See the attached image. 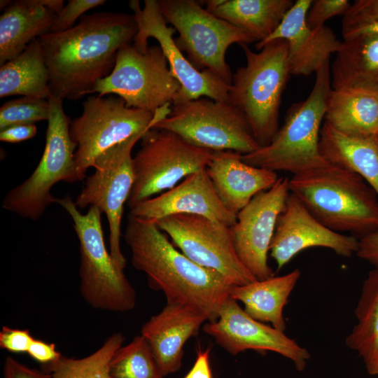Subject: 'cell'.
<instances>
[{
  "instance_id": "obj_1",
  "label": "cell",
  "mask_w": 378,
  "mask_h": 378,
  "mask_svg": "<svg viewBox=\"0 0 378 378\" xmlns=\"http://www.w3.org/2000/svg\"><path fill=\"white\" fill-rule=\"evenodd\" d=\"M138 31L134 14L83 15L72 28L38 38L49 72L51 97L64 101L92 93L113 71L118 52Z\"/></svg>"
},
{
  "instance_id": "obj_2",
  "label": "cell",
  "mask_w": 378,
  "mask_h": 378,
  "mask_svg": "<svg viewBox=\"0 0 378 378\" xmlns=\"http://www.w3.org/2000/svg\"><path fill=\"white\" fill-rule=\"evenodd\" d=\"M123 237L132 265L146 274L151 288L164 293L167 302L190 306L210 323L218 319L234 286L225 277L178 250L154 220L129 214Z\"/></svg>"
},
{
  "instance_id": "obj_3",
  "label": "cell",
  "mask_w": 378,
  "mask_h": 378,
  "mask_svg": "<svg viewBox=\"0 0 378 378\" xmlns=\"http://www.w3.org/2000/svg\"><path fill=\"white\" fill-rule=\"evenodd\" d=\"M289 190L319 222L358 239L378 230V197L357 174L328 166L289 178Z\"/></svg>"
},
{
  "instance_id": "obj_4",
  "label": "cell",
  "mask_w": 378,
  "mask_h": 378,
  "mask_svg": "<svg viewBox=\"0 0 378 378\" xmlns=\"http://www.w3.org/2000/svg\"><path fill=\"white\" fill-rule=\"evenodd\" d=\"M332 90L330 62L316 72L309 96L288 111L283 125L266 146L241 155L246 164L273 172L298 175L324 168L330 163L320 151L322 122Z\"/></svg>"
},
{
  "instance_id": "obj_5",
  "label": "cell",
  "mask_w": 378,
  "mask_h": 378,
  "mask_svg": "<svg viewBox=\"0 0 378 378\" xmlns=\"http://www.w3.org/2000/svg\"><path fill=\"white\" fill-rule=\"evenodd\" d=\"M246 65L232 74L227 102L240 111L260 146H267L279 127L283 92L290 77L288 43L284 39L271 41L259 52L248 44H240Z\"/></svg>"
},
{
  "instance_id": "obj_6",
  "label": "cell",
  "mask_w": 378,
  "mask_h": 378,
  "mask_svg": "<svg viewBox=\"0 0 378 378\" xmlns=\"http://www.w3.org/2000/svg\"><path fill=\"white\" fill-rule=\"evenodd\" d=\"M70 216L79 241L80 291L92 308L125 312L136 304L134 288L113 262L104 241L102 212L95 207L82 214L71 196L57 198Z\"/></svg>"
},
{
  "instance_id": "obj_7",
  "label": "cell",
  "mask_w": 378,
  "mask_h": 378,
  "mask_svg": "<svg viewBox=\"0 0 378 378\" xmlns=\"http://www.w3.org/2000/svg\"><path fill=\"white\" fill-rule=\"evenodd\" d=\"M167 104L155 113L128 107L114 94L92 96L83 103L81 115L71 121L69 134L77 148L75 162L79 181L97 158L130 137L145 134L172 111Z\"/></svg>"
},
{
  "instance_id": "obj_8",
  "label": "cell",
  "mask_w": 378,
  "mask_h": 378,
  "mask_svg": "<svg viewBox=\"0 0 378 378\" xmlns=\"http://www.w3.org/2000/svg\"><path fill=\"white\" fill-rule=\"evenodd\" d=\"M46 144L41 158L31 174L4 197L2 207L22 218L36 220L56 203L51 193L59 181H79L75 162L76 144L71 138V121L63 101L50 97Z\"/></svg>"
},
{
  "instance_id": "obj_9",
  "label": "cell",
  "mask_w": 378,
  "mask_h": 378,
  "mask_svg": "<svg viewBox=\"0 0 378 378\" xmlns=\"http://www.w3.org/2000/svg\"><path fill=\"white\" fill-rule=\"evenodd\" d=\"M165 21L178 32L177 46L197 70H208L230 85L232 74L225 60L234 43L255 42L232 24L215 16L195 0H158Z\"/></svg>"
},
{
  "instance_id": "obj_10",
  "label": "cell",
  "mask_w": 378,
  "mask_h": 378,
  "mask_svg": "<svg viewBox=\"0 0 378 378\" xmlns=\"http://www.w3.org/2000/svg\"><path fill=\"white\" fill-rule=\"evenodd\" d=\"M141 141L132 158L134 181L127 202L130 209L206 168L214 153L164 130L151 128Z\"/></svg>"
},
{
  "instance_id": "obj_11",
  "label": "cell",
  "mask_w": 378,
  "mask_h": 378,
  "mask_svg": "<svg viewBox=\"0 0 378 378\" xmlns=\"http://www.w3.org/2000/svg\"><path fill=\"white\" fill-rule=\"evenodd\" d=\"M153 128L173 132L191 144L241 155L260 148L242 113L227 102L206 97L172 106L170 114Z\"/></svg>"
},
{
  "instance_id": "obj_12",
  "label": "cell",
  "mask_w": 378,
  "mask_h": 378,
  "mask_svg": "<svg viewBox=\"0 0 378 378\" xmlns=\"http://www.w3.org/2000/svg\"><path fill=\"white\" fill-rule=\"evenodd\" d=\"M180 88L159 45L140 52L131 43L119 50L113 71L97 83L92 93L117 95L128 107L155 113L172 104Z\"/></svg>"
},
{
  "instance_id": "obj_13",
  "label": "cell",
  "mask_w": 378,
  "mask_h": 378,
  "mask_svg": "<svg viewBox=\"0 0 378 378\" xmlns=\"http://www.w3.org/2000/svg\"><path fill=\"white\" fill-rule=\"evenodd\" d=\"M144 134L133 136L99 156L93 165L94 173L87 177L75 201L78 208L95 206L106 215L109 252L122 271L127 260L120 247L122 218L134 181L132 150Z\"/></svg>"
},
{
  "instance_id": "obj_14",
  "label": "cell",
  "mask_w": 378,
  "mask_h": 378,
  "mask_svg": "<svg viewBox=\"0 0 378 378\" xmlns=\"http://www.w3.org/2000/svg\"><path fill=\"white\" fill-rule=\"evenodd\" d=\"M155 222L188 258L218 272L234 286L257 280L236 253L232 226L193 214H174Z\"/></svg>"
},
{
  "instance_id": "obj_15",
  "label": "cell",
  "mask_w": 378,
  "mask_h": 378,
  "mask_svg": "<svg viewBox=\"0 0 378 378\" xmlns=\"http://www.w3.org/2000/svg\"><path fill=\"white\" fill-rule=\"evenodd\" d=\"M138 31L133 45L140 52L148 48L149 38H155L165 55L171 72L181 85L172 105L206 97L215 101L227 102V84L208 70L195 69L177 46L173 35L175 29L167 25L158 0H145L141 8L139 1H130Z\"/></svg>"
},
{
  "instance_id": "obj_16",
  "label": "cell",
  "mask_w": 378,
  "mask_h": 378,
  "mask_svg": "<svg viewBox=\"0 0 378 378\" xmlns=\"http://www.w3.org/2000/svg\"><path fill=\"white\" fill-rule=\"evenodd\" d=\"M289 194V178H279L271 188L257 194L237 214L231 227L236 253L257 280L274 276L268 264V253Z\"/></svg>"
},
{
  "instance_id": "obj_17",
  "label": "cell",
  "mask_w": 378,
  "mask_h": 378,
  "mask_svg": "<svg viewBox=\"0 0 378 378\" xmlns=\"http://www.w3.org/2000/svg\"><path fill=\"white\" fill-rule=\"evenodd\" d=\"M203 331L232 355L246 350L272 351L289 359L302 371L310 358L309 351L284 331L250 316L230 296L223 304L218 319L208 322Z\"/></svg>"
},
{
  "instance_id": "obj_18",
  "label": "cell",
  "mask_w": 378,
  "mask_h": 378,
  "mask_svg": "<svg viewBox=\"0 0 378 378\" xmlns=\"http://www.w3.org/2000/svg\"><path fill=\"white\" fill-rule=\"evenodd\" d=\"M312 247L326 248L350 258L356 254L358 239L326 227L290 192L276 222L270 255L279 271L300 252Z\"/></svg>"
},
{
  "instance_id": "obj_19",
  "label": "cell",
  "mask_w": 378,
  "mask_h": 378,
  "mask_svg": "<svg viewBox=\"0 0 378 378\" xmlns=\"http://www.w3.org/2000/svg\"><path fill=\"white\" fill-rule=\"evenodd\" d=\"M312 0H297L287 12L281 22L266 40L256 43L260 50L263 45L276 39L288 43V62L292 76H309L326 63L331 55L342 46L333 31L324 25L312 28L306 22V15Z\"/></svg>"
},
{
  "instance_id": "obj_20",
  "label": "cell",
  "mask_w": 378,
  "mask_h": 378,
  "mask_svg": "<svg viewBox=\"0 0 378 378\" xmlns=\"http://www.w3.org/2000/svg\"><path fill=\"white\" fill-rule=\"evenodd\" d=\"M130 209L132 216L154 221L174 214L203 216L230 226L237 221V216L226 209L218 197L206 168Z\"/></svg>"
},
{
  "instance_id": "obj_21",
  "label": "cell",
  "mask_w": 378,
  "mask_h": 378,
  "mask_svg": "<svg viewBox=\"0 0 378 378\" xmlns=\"http://www.w3.org/2000/svg\"><path fill=\"white\" fill-rule=\"evenodd\" d=\"M206 321L205 315L190 306L167 302L143 325L141 335L148 342L164 377L180 369L185 343L198 334Z\"/></svg>"
},
{
  "instance_id": "obj_22",
  "label": "cell",
  "mask_w": 378,
  "mask_h": 378,
  "mask_svg": "<svg viewBox=\"0 0 378 378\" xmlns=\"http://www.w3.org/2000/svg\"><path fill=\"white\" fill-rule=\"evenodd\" d=\"M206 169L220 201L236 216L279 178L275 172L245 163L241 154L232 150L214 151Z\"/></svg>"
},
{
  "instance_id": "obj_23",
  "label": "cell",
  "mask_w": 378,
  "mask_h": 378,
  "mask_svg": "<svg viewBox=\"0 0 378 378\" xmlns=\"http://www.w3.org/2000/svg\"><path fill=\"white\" fill-rule=\"evenodd\" d=\"M330 73L333 90L378 95V34L343 40Z\"/></svg>"
},
{
  "instance_id": "obj_24",
  "label": "cell",
  "mask_w": 378,
  "mask_h": 378,
  "mask_svg": "<svg viewBox=\"0 0 378 378\" xmlns=\"http://www.w3.org/2000/svg\"><path fill=\"white\" fill-rule=\"evenodd\" d=\"M319 148L330 164L359 175L378 197V134L350 135L324 121Z\"/></svg>"
},
{
  "instance_id": "obj_25",
  "label": "cell",
  "mask_w": 378,
  "mask_h": 378,
  "mask_svg": "<svg viewBox=\"0 0 378 378\" xmlns=\"http://www.w3.org/2000/svg\"><path fill=\"white\" fill-rule=\"evenodd\" d=\"M55 16L38 0L12 1L0 16V66L48 33Z\"/></svg>"
},
{
  "instance_id": "obj_26",
  "label": "cell",
  "mask_w": 378,
  "mask_h": 378,
  "mask_svg": "<svg viewBox=\"0 0 378 378\" xmlns=\"http://www.w3.org/2000/svg\"><path fill=\"white\" fill-rule=\"evenodd\" d=\"M205 8L260 43L270 37L293 6L292 0H208Z\"/></svg>"
},
{
  "instance_id": "obj_27",
  "label": "cell",
  "mask_w": 378,
  "mask_h": 378,
  "mask_svg": "<svg viewBox=\"0 0 378 378\" xmlns=\"http://www.w3.org/2000/svg\"><path fill=\"white\" fill-rule=\"evenodd\" d=\"M300 276V270L295 269L282 276L234 286L230 296L242 302L244 311L253 318L270 323L276 329L284 332L286 324L283 310Z\"/></svg>"
},
{
  "instance_id": "obj_28",
  "label": "cell",
  "mask_w": 378,
  "mask_h": 378,
  "mask_svg": "<svg viewBox=\"0 0 378 378\" xmlns=\"http://www.w3.org/2000/svg\"><path fill=\"white\" fill-rule=\"evenodd\" d=\"M49 72L38 38L0 66V97L22 95L48 99Z\"/></svg>"
},
{
  "instance_id": "obj_29",
  "label": "cell",
  "mask_w": 378,
  "mask_h": 378,
  "mask_svg": "<svg viewBox=\"0 0 378 378\" xmlns=\"http://www.w3.org/2000/svg\"><path fill=\"white\" fill-rule=\"evenodd\" d=\"M324 121L350 135L378 134V95L332 89Z\"/></svg>"
},
{
  "instance_id": "obj_30",
  "label": "cell",
  "mask_w": 378,
  "mask_h": 378,
  "mask_svg": "<svg viewBox=\"0 0 378 378\" xmlns=\"http://www.w3.org/2000/svg\"><path fill=\"white\" fill-rule=\"evenodd\" d=\"M355 315L356 323L345 339L346 346L358 354L370 375H378V268L363 281Z\"/></svg>"
},
{
  "instance_id": "obj_31",
  "label": "cell",
  "mask_w": 378,
  "mask_h": 378,
  "mask_svg": "<svg viewBox=\"0 0 378 378\" xmlns=\"http://www.w3.org/2000/svg\"><path fill=\"white\" fill-rule=\"evenodd\" d=\"M124 340L121 332H115L90 355L81 358L61 355L55 362L41 365V370L45 378H111L109 363Z\"/></svg>"
},
{
  "instance_id": "obj_32",
  "label": "cell",
  "mask_w": 378,
  "mask_h": 378,
  "mask_svg": "<svg viewBox=\"0 0 378 378\" xmlns=\"http://www.w3.org/2000/svg\"><path fill=\"white\" fill-rule=\"evenodd\" d=\"M111 378H163L147 340L141 335L120 347L109 363Z\"/></svg>"
},
{
  "instance_id": "obj_33",
  "label": "cell",
  "mask_w": 378,
  "mask_h": 378,
  "mask_svg": "<svg viewBox=\"0 0 378 378\" xmlns=\"http://www.w3.org/2000/svg\"><path fill=\"white\" fill-rule=\"evenodd\" d=\"M48 99L22 97L6 102L0 108V131L11 126L31 125L48 120Z\"/></svg>"
},
{
  "instance_id": "obj_34",
  "label": "cell",
  "mask_w": 378,
  "mask_h": 378,
  "mask_svg": "<svg viewBox=\"0 0 378 378\" xmlns=\"http://www.w3.org/2000/svg\"><path fill=\"white\" fill-rule=\"evenodd\" d=\"M346 40L360 35L378 34V0H356L342 17Z\"/></svg>"
},
{
  "instance_id": "obj_35",
  "label": "cell",
  "mask_w": 378,
  "mask_h": 378,
  "mask_svg": "<svg viewBox=\"0 0 378 378\" xmlns=\"http://www.w3.org/2000/svg\"><path fill=\"white\" fill-rule=\"evenodd\" d=\"M105 2L104 0L68 1L67 4L55 15L49 32H62L72 28L76 20L80 18L85 12Z\"/></svg>"
},
{
  "instance_id": "obj_36",
  "label": "cell",
  "mask_w": 378,
  "mask_h": 378,
  "mask_svg": "<svg viewBox=\"0 0 378 378\" xmlns=\"http://www.w3.org/2000/svg\"><path fill=\"white\" fill-rule=\"evenodd\" d=\"M351 4L348 0H313L306 15V22L312 28L323 27L334 16L343 17Z\"/></svg>"
},
{
  "instance_id": "obj_37",
  "label": "cell",
  "mask_w": 378,
  "mask_h": 378,
  "mask_svg": "<svg viewBox=\"0 0 378 378\" xmlns=\"http://www.w3.org/2000/svg\"><path fill=\"white\" fill-rule=\"evenodd\" d=\"M33 340V337L27 329L4 326L0 332V348L12 353H27Z\"/></svg>"
},
{
  "instance_id": "obj_38",
  "label": "cell",
  "mask_w": 378,
  "mask_h": 378,
  "mask_svg": "<svg viewBox=\"0 0 378 378\" xmlns=\"http://www.w3.org/2000/svg\"><path fill=\"white\" fill-rule=\"evenodd\" d=\"M3 376L4 378H45L46 373L29 368L12 356H7L4 363Z\"/></svg>"
},
{
  "instance_id": "obj_39",
  "label": "cell",
  "mask_w": 378,
  "mask_h": 378,
  "mask_svg": "<svg viewBox=\"0 0 378 378\" xmlns=\"http://www.w3.org/2000/svg\"><path fill=\"white\" fill-rule=\"evenodd\" d=\"M356 255L378 268V230L358 239Z\"/></svg>"
},
{
  "instance_id": "obj_40",
  "label": "cell",
  "mask_w": 378,
  "mask_h": 378,
  "mask_svg": "<svg viewBox=\"0 0 378 378\" xmlns=\"http://www.w3.org/2000/svg\"><path fill=\"white\" fill-rule=\"evenodd\" d=\"M27 354L31 358L41 365L55 362L62 355L56 350L55 344H49L43 340L35 339L31 342Z\"/></svg>"
},
{
  "instance_id": "obj_41",
  "label": "cell",
  "mask_w": 378,
  "mask_h": 378,
  "mask_svg": "<svg viewBox=\"0 0 378 378\" xmlns=\"http://www.w3.org/2000/svg\"><path fill=\"white\" fill-rule=\"evenodd\" d=\"M36 133L35 124L14 125L0 131V140L15 144L31 139Z\"/></svg>"
},
{
  "instance_id": "obj_42",
  "label": "cell",
  "mask_w": 378,
  "mask_h": 378,
  "mask_svg": "<svg viewBox=\"0 0 378 378\" xmlns=\"http://www.w3.org/2000/svg\"><path fill=\"white\" fill-rule=\"evenodd\" d=\"M209 347L204 351L199 348L195 363L184 378H213L209 363Z\"/></svg>"
},
{
  "instance_id": "obj_43",
  "label": "cell",
  "mask_w": 378,
  "mask_h": 378,
  "mask_svg": "<svg viewBox=\"0 0 378 378\" xmlns=\"http://www.w3.org/2000/svg\"><path fill=\"white\" fill-rule=\"evenodd\" d=\"M41 5L49 9L55 15L64 8L63 0H38Z\"/></svg>"
},
{
  "instance_id": "obj_44",
  "label": "cell",
  "mask_w": 378,
  "mask_h": 378,
  "mask_svg": "<svg viewBox=\"0 0 378 378\" xmlns=\"http://www.w3.org/2000/svg\"><path fill=\"white\" fill-rule=\"evenodd\" d=\"M12 1L9 0H1L0 1V8L1 10H4L11 3Z\"/></svg>"
},
{
  "instance_id": "obj_45",
  "label": "cell",
  "mask_w": 378,
  "mask_h": 378,
  "mask_svg": "<svg viewBox=\"0 0 378 378\" xmlns=\"http://www.w3.org/2000/svg\"></svg>"
}]
</instances>
